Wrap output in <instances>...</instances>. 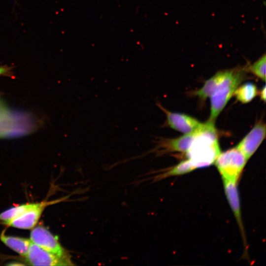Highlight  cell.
Wrapping results in <instances>:
<instances>
[{"label": "cell", "mask_w": 266, "mask_h": 266, "mask_svg": "<svg viewBox=\"0 0 266 266\" xmlns=\"http://www.w3.org/2000/svg\"><path fill=\"white\" fill-rule=\"evenodd\" d=\"M220 152L214 123L207 121L196 134L186 154L187 159L196 169L214 164Z\"/></svg>", "instance_id": "6da1fadb"}, {"label": "cell", "mask_w": 266, "mask_h": 266, "mask_svg": "<svg viewBox=\"0 0 266 266\" xmlns=\"http://www.w3.org/2000/svg\"><path fill=\"white\" fill-rule=\"evenodd\" d=\"M244 68L231 69V71L210 98V115L208 122L214 123L237 87L244 77Z\"/></svg>", "instance_id": "7a4b0ae2"}, {"label": "cell", "mask_w": 266, "mask_h": 266, "mask_svg": "<svg viewBox=\"0 0 266 266\" xmlns=\"http://www.w3.org/2000/svg\"><path fill=\"white\" fill-rule=\"evenodd\" d=\"M247 161L244 155L234 147L220 152L214 164L223 180L237 182Z\"/></svg>", "instance_id": "3957f363"}, {"label": "cell", "mask_w": 266, "mask_h": 266, "mask_svg": "<svg viewBox=\"0 0 266 266\" xmlns=\"http://www.w3.org/2000/svg\"><path fill=\"white\" fill-rule=\"evenodd\" d=\"M156 104L166 114V119L164 126L186 134L196 132L201 129L204 125V123L188 115L170 111L164 107L160 102H157Z\"/></svg>", "instance_id": "277c9868"}, {"label": "cell", "mask_w": 266, "mask_h": 266, "mask_svg": "<svg viewBox=\"0 0 266 266\" xmlns=\"http://www.w3.org/2000/svg\"><path fill=\"white\" fill-rule=\"evenodd\" d=\"M30 239L32 242L49 252L60 257L70 259L57 237L43 226H38L33 229L30 233Z\"/></svg>", "instance_id": "5b68a950"}, {"label": "cell", "mask_w": 266, "mask_h": 266, "mask_svg": "<svg viewBox=\"0 0 266 266\" xmlns=\"http://www.w3.org/2000/svg\"><path fill=\"white\" fill-rule=\"evenodd\" d=\"M200 130L192 133L184 134L182 136L175 138L168 139L159 137L155 139L156 145L155 148L147 153L154 152L157 154V155H163L170 152L186 153Z\"/></svg>", "instance_id": "8992f818"}, {"label": "cell", "mask_w": 266, "mask_h": 266, "mask_svg": "<svg viewBox=\"0 0 266 266\" xmlns=\"http://www.w3.org/2000/svg\"><path fill=\"white\" fill-rule=\"evenodd\" d=\"M26 261L32 266H69L73 264L68 258L60 257L32 242Z\"/></svg>", "instance_id": "52a82bcc"}, {"label": "cell", "mask_w": 266, "mask_h": 266, "mask_svg": "<svg viewBox=\"0 0 266 266\" xmlns=\"http://www.w3.org/2000/svg\"><path fill=\"white\" fill-rule=\"evenodd\" d=\"M266 133V124L262 120H260L235 147L248 160L265 139Z\"/></svg>", "instance_id": "ba28073f"}, {"label": "cell", "mask_w": 266, "mask_h": 266, "mask_svg": "<svg viewBox=\"0 0 266 266\" xmlns=\"http://www.w3.org/2000/svg\"><path fill=\"white\" fill-rule=\"evenodd\" d=\"M49 202L37 203L33 207L13 219L6 225L21 229L33 228L37 223L44 209Z\"/></svg>", "instance_id": "9c48e42d"}, {"label": "cell", "mask_w": 266, "mask_h": 266, "mask_svg": "<svg viewBox=\"0 0 266 266\" xmlns=\"http://www.w3.org/2000/svg\"><path fill=\"white\" fill-rule=\"evenodd\" d=\"M225 193L231 208L233 212L240 230L245 239L244 232L241 219L240 200L237 187V182L223 180Z\"/></svg>", "instance_id": "30bf717a"}, {"label": "cell", "mask_w": 266, "mask_h": 266, "mask_svg": "<svg viewBox=\"0 0 266 266\" xmlns=\"http://www.w3.org/2000/svg\"><path fill=\"white\" fill-rule=\"evenodd\" d=\"M231 70H221L216 72L205 82L202 87L197 90L195 94L202 100L210 98L229 75Z\"/></svg>", "instance_id": "8fae6325"}, {"label": "cell", "mask_w": 266, "mask_h": 266, "mask_svg": "<svg viewBox=\"0 0 266 266\" xmlns=\"http://www.w3.org/2000/svg\"><path fill=\"white\" fill-rule=\"evenodd\" d=\"M0 239L5 245L24 257L27 256L32 242L30 239L6 235L3 233L0 234Z\"/></svg>", "instance_id": "7c38bea8"}, {"label": "cell", "mask_w": 266, "mask_h": 266, "mask_svg": "<svg viewBox=\"0 0 266 266\" xmlns=\"http://www.w3.org/2000/svg\"><path fill=\"white\" fill-rule=\"evenodd\" d=\"M5 107V106L0 101V137L14 135V127L17 124H14L13 116Z\"/></svg>", "instance_id": "4fadbf2b"}, {"label": "cell", "mask_w": 266, "mask_h": 266, "mask_svg": "<svg viewBox=\"0 0 266 266\" xmlns=\"http://www.w3.org/2000/svg\"><path fill=\"white\" fill-rule=\"evenodd\" d=\"M259 94L257 87L251 82L238 86L234 92L233 95L237 100L242 103H247L252 100Z\"/></svg>", "instance_id": "5bb4252c"}, {"label": "cell", "mask_w": 266, "mask_h": 266, "mask_svg": "<svg viewBox=\"0 0 266 266\" xmlns=\"http://www.w3.org/2000/svg\"><path fill=\"white\" fill-rule=\"evenodd\" d=\"M196 168L188 159L183 160L168 169L166 172L158 175L155 180H160L171 176L182 175L190 172Z\"/></svg>", "instance_id": "9a60e30c"}, {"label": "cell", "mask_w": 266, "mask_h": 266, "mask_svg": "<svg viewBox=\"0 0 266 266\" xmlns=\"http://www.w3.org/2000/svg\"><path fill=\"white\" fill-rule=\"evenodd\" d=\"M37 203L23 204L10 208L0 213V221L5 225L33 207Z\"/></svg>", "instance_id": "2e32d148"}, {"label": "cell", "mask_w": 266, "mask_h": 266, "mask_svg": "<svg viewBox=\"0 0 266 266\" xmlns=\"http://www.w3.org/2000/svg\"><path fill=\"white\" fill-rule=\"evenodd\" d=\"M266 54L263 55L259 59L244 67L245 70L249 72L264 81H266Z\"/></svg>", "instance_id": "e0dca14e"}, {"label": "cell", "mask_w": 266, "mask_h": 266, "mask_svg": "<svg viewBox=\"0 0 266 266\" xmlns=\"http://www.w3.org/2000/svg\"><path fill=\"white\" fill-rule=\"evenodd\" d=\"M13 66L0 65V76H6L14 78Z\"/></svg>", "instance_id": "ac0fdd59"}, {"label": "cell", "mask_w": 266, "mask_h": 266, "mask_svg": "<svg viewBox=\"0 0 266 266\" xmlns=\"http://www.w3.org/2000/svg\"><path fill=\"white\" fill-rule=\"evenodd\" d=\"M266 86H264L259 93L261 100L264 101L266 100Z\"/></svg>", "instance_id": "d6986e66"}]
</instances>
